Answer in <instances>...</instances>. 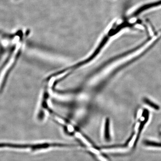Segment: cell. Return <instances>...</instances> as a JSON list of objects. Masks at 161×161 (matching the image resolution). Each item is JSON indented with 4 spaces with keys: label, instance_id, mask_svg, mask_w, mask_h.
Wrapping results in <instances>:
<instances>
[{
    "label": "cell",
    "instance_id": "cell-1",
    "mask_svg": "<svg viewBox=\"0 0 161 161\" xmlns=\"http://www.w3.org/2000/svg\"><path fill=\"white\" fill-rule=\"evenodd\" d=\"M52 147V144L42 143L37 144H22L0 143V148H9L13 149H30L33 151L38 150H47Z\"/></svg>",
    "mask_w": 161,
    "mask_h": 161
},
{
    "label": "cell",
    "instance_id": "cell-2",
    "mask_svg": "<svg viewBox=\"0 0 161 161\" xmlns=\"http://www.w3.org/2000/svg\"><path fill=\"white\" fill-rule=\"evenodd\" d=\"M161 0L160 1H157V2H153V3H149V4L144 5L143 6H141L138 9H136L134 13H133V16H137L140 14L142 13L143 12L148 10V9H151V8H154V7H157L161 6Z\"/></svg>",
    "mask_w": 161,
    "mask_h": 161
},
{
    "label": "cell",
    "instance_id": "cell-3",
    "mask_svg": "<svg viewBox=\"0 0 161 161\" xmlns=\"http://www.w3.org/2000/svg\"><path fill=\"white\" fill-rule=\"evenodd\" d=\"M103 136L104 137V140L106 142H109L110 141V126H109V120L108 119H107L105 121V124L104 132H103Z\"/></svg>",
    "mask_w": 161,
    "mask_h": 161
}]
</instances>
